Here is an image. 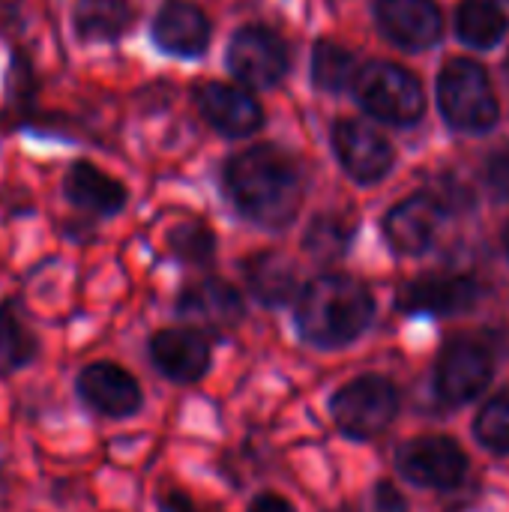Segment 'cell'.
I'll return each instance as SVG.
<instances>
[{"label":"cell","mask_w":509,"mask_h":512,"mask_svg":"<svg viewBox=\"0 0 509 512\" xmlns=\"http://www.w3.org/2000/svg\"><path fill=\"white\" fill-rule=\"evenodd\" d=\"M222 189L246 222L267 231L288 228L306 195L300 165L276 144H255L234 153L225 162Z\"/></svg>","instance_id":"1"},{"label":"cell","mask_w":509,"mask_h":512,"mask_svg":"<svg viewBox=\"0 0 509 512\" xmlns=\"http://www.w3.org/2000/svg\"><path fill=\"white\" fill-rule=\"evenodd\" d=\"M378 303L366 282L348 273H321L294 297V333L318 351L354 345L375 321Z\"/></svg>","instance_id":"2"},{"label":"cell","mask_w":509,"mask_h":512,"mask_svg":"<svg viewBox=\"0 0 509 512\" xmlns=\"http://www.w3.org/2000/svg\"><path fill=\"white\" fill-rule=\"evenodd\" d=\"M399 414V387L384 375H360L330 396V417L351 441L384 435Z\"/></svg>","instance_id":"3"},{"label":"cell","mask_w":509,"mask_h":512,"mask_svg":"<svg viewBox=\"0 0 509 512\" xmlns=\"http://www.w3.org/2000/svg\"><path fill=\"white\" fill-rule=\"evenodd\" d=\"M351 87L366 114L393 126H411L426 111L423 84L417 81L414 72H408L399 63L372 60L363 69H357Z\"/></svg>","instance_id":"4"},{"label":"cell","mask_w":509,"mask_h":512,"mask_svg":"<svg viewBox=\"0 0 509 512\" xmlns=\"http://www.w3.org/2000/svg\"><path fill=\"white\" fill-rule=\"evenodd\" d=\"M438 99L444 117L465 132H486L498 123V96L486 69L468 57L444 63L438 78Z\"/></svg>","instance_id":"5"},{"label":"cell","mask_w":509,"mask_h":512,"mask_svg":"<svg viewBox=\"0 0 509 512\" xmlns=\"http://www.w3.org/2000/svg\"><path fill=\"white\" fill-rule=\"evenodd\" d=\"M174 315L186 321L183 327H192L204 333L210 342L231 336L246 321V300L240 288L219 276H204L174 297Z\"/></svg>","instance_id":"6"},{"label":"cell","mask_w":509,"mask_h":512,"mask_svg":"<svg viewBox=\"0 0 509 512\" xmlns=\"http://www.w3.org/2000/svg\"><path fill=\"white\" fill-rule=\"evenodd\" d=\"M225 60H228L231 75L246 90L249 87H255V90L276 87L291 69L288 42L276 30H270L264 24L240 27L228 42V57Z\"/></svg>","instance_id":"7"},{"label":"cell","mask_w":509,"mask_h":512,"mask_svg":"<svg viewBox=\"0 0 509 512\" xmlns=\"http://www.w3.org/2000/svg\"><path fill=\"white\" fill-rule=\"evenodd\" d=\"M75 396L102 420H132L144 408V390L138 378L114 360L87 363L75 375Z\"/></svg>","instance_id":"8"},{"label":"cell","mask_w":509,"mask_h":512,"mask_svg":"<svg viewBox=\"0 0 509 512\" xmlns=\"http://www.w3.org/2000/svg\"><path fill=\"white\" fill-rule=\"evenodd\" d=\"M396 468L408 483L420 489L450 492L465 480L468 456L447 435H423V438L405 441L396 450Z\"/></svg>","instance_id":"9"},{"label":"cell","mask_w":509,"mask_h":512,"mask_svg":"<svg viewBox=\"0 0 509 512\" xmlns=\"http://www.w3.org/2000/svg\"><path fill=\"white\" fill-rule=\"evenodd\" d=\"M147 357L165 381L195 387L213 366V342L192 327H162L147 339Z\"/></svg>","instance_id":"10"},{"label":"cell","mask_w":509,"mask_h":512,"mask_svg":"<svg viewBox=\"0 0 509 512\" xmlns=\"http://www.w3.org/2000/svg\"><path fill=\"white\" fill-rule=\"evenodd\" d=\"M495 375L492 351L471 339H456L444 348L435 369V390L447 405L474 402Z\"/></svg>","instance_id":"11"},{"label":"cell","mask_w":509,"mask_h":512,"mask_svg":"<svg viewBox=\"0 0 509 512\" xmlns=\"http://www.w3.org/2000/svg\"><path fill=\"white\" fill-rule=\"evenodd\" d=\"M333 150L345 168V174L363 186L378 183L393 168V144L363 120H339L333 126Z\"/></svg>","instance_id":"12"},{"label":"cell","mask_w":509,"mask_h":512,"mask_svg":"<svg viewBox=\"0 0 509 512\" xmlns=\"http://www.w3.org/2000/svg\"><path fill=\"white\" fill-rule=\"evenodd\" d=\"M483 288L471 276L432 273L408 282L396 294V309L405 315H459L480 303Z\"/></svg>","instance_id":"13"},{"label":"cell","mask_w":509,"mask_h":512,"mask_svg":"<svg viewBox=\"0 0 509 512\" xmlns=\"http://www.w3.org/2000/svg\"><path fill=\"white\" fill-rule=\"evenodd\" d=\"M195 105L201 117L228 138H249L264 126L261 102L240 84L207 81L195 90Z\"/></svg>","instance_id":"14"},{"label":"cell","mask_w":509,"mask_h":512,"mask_svg":"<svg viewBox=\"0 0 509 512\" xmlns=\"http://www.w3.org/2000/svg\"><path fill=\"white\" fill-rule=\"evenodd\" d=\"M444 225V204L435 195H411L384 216V237L399 255H423Z\"/></svg>","instance_id":"15"},{"label":"cell","mask_w":509,"mask_h":512,"mask_svg":"<svg viewBox=\"0 0 509 512\" xmlns=\"http://www.w3.org/2000/svg\"><path fill=\"white\" fill-rule=\"evenodd\" d=\"M375 15L381 33L408 51L435 45L444 30V18L435 0H378Z\"/></svg>","instance_id":"16"},{"label":"cell","mask_w":509,"mask_h":512,"mask_svg":"<svg viewBox=\"0 0 509 512\" xmlns=\"http://www.w3.org/2000/svg\"><path fill=\"white\" fill-rule=\"evenodd\" d=\"M153 42L159 51L174 54V57H201L210 45L213 24L201 6L192 0H168L150 27Z\"/></svg>","instance_id":"17"},{"label":"cell","mask_w":509,"mask_h":512,"mask_svg":"<svg viewBox=\"0 0 509 512\" xmlns=\"http://www.w3.org/2000/svg\"><path fill=\"white\" fill-rule=\"evenodd\" d=\"M63 195L72 207L90 213V216H117L126 207V186L120 180H114L111 174H105L102 168H96L93 162H75L69 165L66 177H63Z\"/></svg>","instance_id":"18"},{"label":"cell","mask_w":509,"mask_h":512,"mask_svg":"<svg viewBox=\"0 0 509 512\" xmlns=\"http://www.w3.org/2000/svg\"><path fill=\"white\" fill-rule=\"evenodd\" d=\"M240 273H243L246 291L267 309H282V306L294 303V297L300 291L294 264L276 249H264V252L243 258Z\"/></svg>","instance_id":"19"},{"label":"cell","mask_w":509,"mask_h":512,"mask_svg":"<svg viewBox=\"0 0 509 512\" xmlns=\"http://www.w3.org/2000/svg\"><path fill=\"white\" fill-rule=\"evenodd\" d=\"M39 357V336L18 297L0 303V378H12Z\"/></svg>","instance_id":"20"},{"label":"cell","mask_w":509,"mask_h":512,"mask_svg":"<svg viewBox=\"0 0 509 512\" xmlns=\"http://www.w3.org/2000/svg\"><path fill=\"white\" fill-rule=\"evenodd\" d=\"M135 21L129 0H78L72 9V27L81 42H114Z\"/></svg>","instance_id":"21"},{"label":"cell","mask_w":509,"mask_h":512,"mask_svg":"<svg viewBox=\"0 0 509 512\" xmlns=\"http://www.w3.org/2000/svg\"><path fill=\"white\" fill-rule=\"evenodd\" d=\"M509 21L492 0H465L456 12L459 36L474 48H492L504 39Z\"/></svg>","instance_id":"22"},{"label":"cell","mask_w":509,"mask_h":512,"mask_svg":"<svg viewBox=\"0 0 509 512\" xmlns=\"http://www.w3.org/2000/svg\"><path fill=\"white\" fill-rule=\"evenodd\" d=\"M357 78V57L330 39H321L312 51V81L324 93H342Z\"/></svg>","instance_id":"23"},{"label":"cell","mask_w":509,"mask_h":512,"mask_svg":"<svg viewBox=\"0 0 509 512\" xmlns=\"http://www.w3.org/2000/svg\"><path fill=\"white\" fill-rule=\"evenodd\" d=\"M168 255L186 267H210L216 261V234L204 222H180L168 231Z\"/></svg>","instance_id":"24"},{"label":"cell","mask_w":509,"mask_h":512,"mask_svg":"<svg viewBox=\"0 0 509 512\" xmlns=\"http://www.w3.org/2000/svg\"><path fill=\"white\" fill-rule=\"evenodd\" d=\"M351 237H354L351 222H345L342 216L324 213L309 222V228L303 234V249L318 261H336L348 252Z\"/></svg>","instance_id":"25"},{"label":"cell","mask_w":509,"mask_h":512,"mask_svg":"<svg viewBox=\"0 0 509 512\" xmlns=\"http://www.w3.org/2000/svg\"><path fill=\"white\" fill-rule=\"evenodd\" d=\"M477 441L492 453H509V387L501 390L474 423Z\"/></svg>","instance_id":"26"},{"label":"cell","mask_w":509,"mask_h":512,"mask_svg":"<svg viewBox=\"0 0 509 512\" xmlns=\"http://www.w3.org/2000/svg\"><path fill=\"white\" fill-rule=\"evenodd\" d=\"M372 512H408V501L390 480H381L372 489Z\"/></svg>","instance_id":"27"},{"label":"cell","mask_w":509,"mask_h":512,"mask_svg":"<svg viewBox=\"0 0 509 512\" xmlns=\"http://www.w3.org/2000/svg\"><path fill=\"white\" fill-rule=\"evenodd\" d=\"M246 512H297V507L279 492H261L249 501Z\"/></svg>","instance_id":"28"},{"label":"cell","mask_w":509,"mask_h":512,"mask_svg":"<svg viewBox=\"0 0 509 512\" xmlns=\"http://www.w3.org/2000/svg\"><path fill=\"white\" fill-rule=\"evenodd\" d=\"M489 183L501 198L509 201V153H501L489 162Z\"/></svg>","instance_id":"29"},{"label":"cell","mask_w":509,"mask_h":512,"mask_svg":"<svg viewBox=\"0 0 509 512\" xmlns=\"http://www.w3.org/2000/svg\"><path fill=\"white\" fill-rule=\"evenodd\" d=\"M159 510L162 512H204L189 495H183V492H177V489H171V492H165L162 498H159Z\"/></svg>","instance_id":"30"},{"label":"cell","mask_w":509,"mask_h":512,"mask_svg":"<svg viewBox=\"0 0 509 512\" xmlns=\"http://www.w3.org/2000/svg\"><path fill=\"white\" fill-rule=\"evenodd\" d=\"M3 486H6V474H3V465H0V492H3Z\"/></svg>","instance_id":"31"},{"label":"cell","mask_w":509,"mask_h":512,"mask_svg":"<svg viewBox=\"0 0 509 512\" xmlns=\"http://www.w3.org/2000/svg\"><path fill=\"white\" fill-rule=\"evenodd\" d=\"M504 246H507V255H509V225H507V234H504Z\"/></svg>","instance_id":"32"},{"label":"cell","mask_w":509,"mask_h":512,"mask_svg":"<svg viewBox=\"0 0 509 512\" xmlns=\"http://www.w3.org/2000/svg\"><path fill=\"white\" fill-rule=\"evenodd\" d=\"M507 78H509V57H507Z\"/></svg>","instance_id":"33"}]
</instances>
